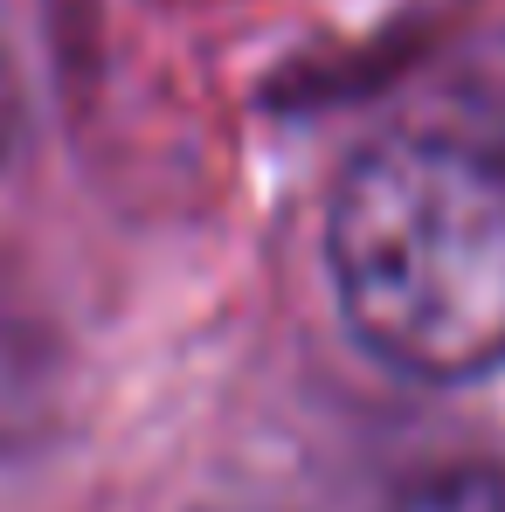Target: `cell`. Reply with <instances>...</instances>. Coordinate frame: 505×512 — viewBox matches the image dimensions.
Segmentation results:
<instances>
[{"label": "cell", "instance_id": "6da1fadb", "mask_svg": "<svg viewBox=\"0 0 505 512\" xmlns=\"http://www.w3.org/2000/svg\"><path fill=\"white\" fill-rule=\"evenodd\" d=\"M326 263L346 326L416 381L505 367V146L388 132L326 201Z\"/></svg>", "mask_w": 505, "mask_h": 512}, {"label": "cell", "instance_id": "7a4b0ae2", "mask_svg": "<svg viewBox=\"0 0 505 512\" xmlns=\"http://www.w3.org/2000/svg\"><path fill=\"white\" fill-rule=\"evenodd\" d=\"M395 512H505V471L464 464V471H436L402 492Z\"/></svg>", "mask_w": 505, "mask_h": 512}, {"label": "cell", "instance_id": "3957f363", "mask_svg": "<svg viewBox=\"0 0 505 512\" xmlns=\"http://www.w3.org/2000/svg\"><path fill=\"white\" fill-rule=\"evenodd\" d=\"M14 125H21V104H14V77H7V63H0V160H7V146H14Z\"/></svg>", "mask_w": 505, "mask_h": 512}]
</instances>
